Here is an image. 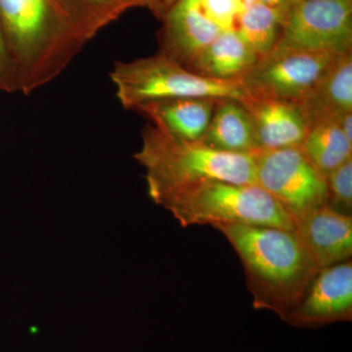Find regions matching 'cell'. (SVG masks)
I'll use <instances>...</instances> for the list:
<instances>
[{
	"label": "cell",
	"instance_id": "cell-1",
	"mask_svg": "<svg viewBox=\"0 0 352 352\" xmlns=\"http://www.w3.org/2000/svg\"><path fill=\"white\" fill-rule=\"evenodd\" d=\"M214 227L240 258L254 307L270 310L285 320L319 271L295 229L245 224Z\"/></svg>",
	"mask_w": 352,
	"mask_h": 352
},
{
	"label": "cell",
	"instance_id": "cell-2",
	"mask_svg": "<svg viewBox=\"0 0 352 352\" xmlns=\"http://www.w3.org/2000/svg\"><path fill=\"white\" fill-rule=\"evenodd\" d=\"M0 29L24 94L57 78L83 46L54 0H0Z\"/></svg>",
	"mask_w": 352,
	"mask_h": 352
},
{
	"label": "cell",
	"instance_id": "cell-3",
	"mask_svg": "<svg viewBox=\"0 0 352 352\" xmlns=\"http://www.w3.org/2000/svg\"><path fill=\"white\" fill-rule=\"evenodd\" d=\"M134 157L145 168L148 193L157 205L180 189L208 180L256 184V153L219 151L201 141L175 138L152 124L143 129L142 144Z\"/></svg>",
	"mask_w": 352,
	"mask_h": 352
},
{
	"label": "cell",
	"instance_id": "cell-4",
	"mask_svg": "<svg viewBox=\"0 0 352 352\" xmlns=\"http://www.w3.org/2000/svg\"><path fill=\"white\" fill-rule=\"evenodd\" d=\"M161 206L183 227L245 224L295 229L291 215L258 184L199 182L175 192Z\"/></svg>",
	"mask_w": 352,
	"mask_h": 352
},
{
	"label": "cell",
	"instance_id": "cell-5",
	"mask_svg": "<svg viewBox=\"0 0 352 352\" xmlns=\"http://www.w3.org/2000/svg\"><path fill=\"white\" fill-rule=\"evenodd\" d=\"M116 94L127 110L163 99L208 97L249 98L240 80H217L197 75L162 53L129 62H117L111 72Z\"/></svg>",
	"mask_w": 352,
	"mask_h": 352
},
{
	"label": "cell",
	"instance_id": "cell-6",
	"mask_svg": "<svg viewBox=\"0 0 352 352\" xmlns=\"http://www.w3.org/2000/svg\"><path fill=\"white\" fill-rule=\"evenodd\" d=\"M256 180L294 222L327 206L326 177L308 160L302 147L256 153Z\"/></svg>",
	"mask_w": 352,
	"mask_h": 352
},
{
	"label": "cell",
	"instance_id": "cell-7",
	"mask_svg": "<svg viewBox=\"0 0 352 352\" xmlns=\"http://www.w3.org/2000/svg\"><path fill=\"white\" fill-rule=\"evenodd\" d=\"M340 55L275 47L259 58L240 82L249 98L298 103L318 85Z\"/></svg>",
	"mask_w": 352,
	"mask_h": 352
},
{
	"label": "cell",
	"instance_id": "cell-8",
	"mask_svg": "<svg viewBox=\"0 0 352 352\" xmlns=\"http://www.w3.org/2000/svg\"><path fill=\"white\" fill-rule=\"evenodd\" d=\"M275 47L337 55L351 52V0H298L285 14Z\"/></svg>",
	"mask_w": 352,
	"mask_h": 352
},
{
	"label": "cell",
	"instance_id": "cell-9",
	"mask_svg": "<svg viewBox=\"0 0 352 352\" xmlns=\"http://www.w3.org/2000/svg\"><path fill=\"white\" fill-rule=\"evenodd\" d=\"M352 320L351 261L322 268L300 303L285 322L300 328H319Z\"/></svg>",
	"mask_w": 352,
	"mask_h": 352
},
{
	"label": "cell",
	"instance_id": "cell-10",
	"mask_svg": "<svg viewBox=\"0 0 352 352\" xmlns=\"http://www.w3.org/2000/svg\"><path fill=\"white\" fill-rule=\"evenodd\" d=\"M162 19L160 53L187 69L222 32L204 14L200 0H175Z\"/></svg>",
	"mask_w": 352,
	"mask_h": 352
},
{
	"label": "cell",
	"instance_id": "cell-11",
	"mask_svg": "<svg viewBox=\"0 0 352 352\" xmlns=\"http://www.w3.org/2000/svg\"><path fill=\"white\" fill-rule=\"evenodd\" d=\"M295 231L319 270L351 261V215L325 206L296 221Z\"/></svg>",
	"mask_w": 352,
	"mask_h": 352
},
{
	"label": "cell",
	"instance_id": "cell-12",
	"mask_svg": "<svg viewBox=\"0 0 352 352\" xmlns=\"http://www.w3.org/2000/svg\"><path fill=\"white\" fill-rule=\"evenodd\" d=\"M243 103L251 115L261 151L302 147L309 127L298 103L263 98Z\"/></svg>",
	"mask_w": 352,
	"mask_h": 352
},
{
	"label": "cell",
	"instance_id": "cell-13",
	"mask_svg": "<svg viewBox=\"0 0 352 352\" xmlns=\"http://www.w3.org/2000/svg\"><path fill=\"white\" fill-rule=\"evenodd\" d=\"M217 99L184 97L147 102L135 108L160 129L190 141H201L205 135Z\"/></svg>",
	"mask_w": 352,
	"mask_h": 352
},
{
	"label": "cell",
	"instance_id": "cell-14",
	"mask_svg": "<svg viewBox=\"0 0 352 352\" xmlns=\"http://www.w3.org/2000/svg\"><path fill=\"white\" fill-rule=\"evenodd\" d=\"M308 127L352 112V53L340 54L318 85L298 102Z\"/></svg>",
	"mask_w": 352,
	"mask_h": 352
},
{
	"label": "cell",
	"instance_id": "cell-15",
	"mask_svg": "<svg viewBox=\"0 0 352 352\" xmlns=\"http://www.w3.org/2000/svg\"><path fill=\"white\" fill-rule=\"evenodd\" d=\"M201 141L219 151L237 154L261 151L251 115L245 104L236 99H217Z\"/></svg>",
	"mask_w": 352,
	"mask_h": 352
},
{
	"label": "cell",
	"instance_id": "cell-16",
	"mask_svg": "<svg viewBox=\"0 0 352 352\" xmlns=\"http://www.w3.org/2000/svg\"><path fill=\"white\" fill-rule=\"evenodd\" d=\"M258 59L236 30H227L201 51L188 69L210 80H240Z\"/></svg>",
	"mask_w": 352,
	"mask_h": 352
},
{
	"label": "cell",
	"instance_id": "cell-17",
	"mask_svg": "<svg viewBox=\"0 0 352 352\" xmlns=\"http://www.w3.org/2000/svg\"><path fill=\"white\" fill-rule=\"evenodd\" d=\"M78 41L85 45L129 9L151 6V0H54Z\"/></svg>",
	"mask_w": 352,
	"mask_h": 352
},
{
	"label": "cell",
	"instance_id": "cell-18",
	"mask_svg": "<svg viewBox=\"0 0 352 352\" xmlns=\"http://www.w3.org/2000/svg\"><path fill=\"white\" fill-rule=\"evenodd\" d=\"M338 119L310 127L302 146L308 160L325 177L352 159V143L342 133Z\"/></svg>",
	"mask_w": 352,
	"mask_h": 352
},
{
	"label": "cell",
	"instance_id": "cell-19",
	"mask_svg": "<svg viewBox=\"0 0 352 352\" xmlns=\"http://www.w3.org/2000/svg\"><path fill=\"white\" fill-rule=\"evenodd\" d=\"M287 10L256 1L247 6L236 24V32L258 58L274 50Z\"/></svg>",
	"mask_w": 352,
	"mask_h": 352
},
{
	"label": "cell",
	"instance_id": "cell-20",
	"mask_svg": "<svg viewBox=\"0 0 352 352\" xmlns=\"http://www.w3.org/2000/svg\"><path fill=\"white\" fill-rule=\"evenodd\" d=\"M327 207L340 214L351 215L352 159L331 171L326 176Z\"/></svg>",
	"mask_w": 352,
	"mask_h": 352
},
{
	"label": "cell",
	"instance_id": "cell-21",
	"mask_svg": "<svg viewBox=\"0 0 352 352\" xmlns=\"http://www.w3.org/2000/svg\"><path fill=\"white\" fill-rule=\"evenodd\" d=\"M201 10L221 31L235 30L245 6L243 0H200Z\"/></svg>",
	"mask_w": 352,
	"mask_h": 352
},
{
	"label": "cell",
	"instance_id": "cell-22",
	"mask_svg": "<svg viewBox=\"0 0 352 352\" xmlns=\"http://www.w3.org/2000/svg\"><path fill=\"white\" fill-rule=\"evenodd\" d=\"M0 91L20 92L19 78L0 29Z\"/></svg>",
	"mask_w": 352,
	"mask_h": 352
},
{
	"label": "cell",
	"instance_id": "cell-23",
	"mask_svg": "<svg viewBox=\"0 0 352 352\" xmlns=\"http://www.w3.org/2000/svg\"><path fill=\"white\" fill-rule=\"evenodd\" d=\"M342 133L352 143V112H347L338 119Z\"/></svg>",
	"mask_w": 352,
	"mask_h": 352
},
{
	"label": "cell",
	"instance_id": "cell-24",
	"mask_svg": "<svg viewBox=\"0 0 352 352\" xmlns=\"http://www.w3.org/2000/svg\"><path fill=\"white\" fill-rule=\"evenodd\" d=\"M258 1L265 4V6L272 7V8L288 10L289 7L296 3L298 0H258Z\"/></svg>",
	"mask_w": 352,
	"mask_h": 352
},
{
	"label": "cell",
	"instance_id": "cell-25",
	"mask_svg": "<svg viewBox=\"0 0 352 352\" xmlns=\"http://www.w3.org/2000/svg\"><path fill=\"white\" fill-rule=\"evenodd\" d=\"M175 0H153L152 10L153 12L159 16V17H163L164 12L168 10V7L175 2Z\"/></svg>",
	"mask_w": 352,
	"mask_h": 352
},
{
	"label": "cell",
	"instance_id": "cell-26",
	"mask_svg": "<svg viewBox=\"0 0 352 352\" xmlns=\"http://www.w3.org/2000/svg\"><path fill=\"white\" fill-rule=\"evenodd\" d=\"M256 1H258V0H243L245 7L251 6V4L254 3V2Z\"/></svg>",
	"mask_w": 352,
	"mask_h": 352
},
{
	"label": "cell",
	"instance_id": "cell-27",
	"mask_svg": "<svg viewBox=\"0 0 352 352\" xmlns=\"http://www.w3.org/2000/svg\"><path fill=\"white\" fill-rule=\"evenodd\" d=\"M152 6H153V0H151V6H150V9L152 8Z\"/></svg>",
	"mask_w": 352,
	"mask_h": 352
}]
</instances>
